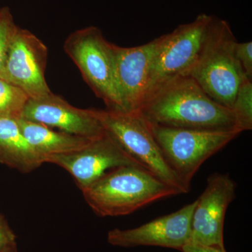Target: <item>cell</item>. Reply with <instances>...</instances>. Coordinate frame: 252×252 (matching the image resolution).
Instances as JSON below:
<instances>
[{
    "instance_id": "cell-14",
    "label": "cell",
    "mask_w": 252,
    "mask_h": 252,
    "mask_svg": "<svg viewBox=\"0 0 252 252\" xmlns=\"http://www.w3.org/2000/svg\"><path fill=\"white\" fill-rule=\"evenodd\" d=\"M17 119L0 117V163L30 173L44 162L28 143Z\"/></svg>"
},
{
    "instance_id": "cell-10",
    "label": "cell",
    "mask_w": 252,
    "mask_h": 252,
    "mask_svg": "<svg viewBox=\"0 0 252 252\" xmlns=\"http://www.w3.org/2000/svg\"><path fill=\"white\" fill-rule=\"evenodd\" d=\"M236 187V183L228 174L215 173L209 177L205 190L195 200L190 243L224 248L225 215L234 200Z\"/></svg>"
},
{
    "instance_id": "cell-8",
    "label": "cell",
    "mask_w": 252,
    "mask_h": 252,
    "mask_svg": "<svg viewBox=\"0 0 252 252\" xmlns=\"http://www.w3.org/2000/svg\"><path fill=\"white\" fill-rule=\"evenodd\" d=\"M48 49L28 30L17 27L5 59L3 79L22 89L30 98L51 94L46 81Z\"/></svg>"
},
{
    "instance_id": "cell-22",
    "label": "cell",
    "mask_w": 252,
    "mask_h": 252,
    "mask_svg": "<svg viewBox=\"0 0 252 252\" xmlns=\"http://www.w3.org/2000/svg\"><path fill=\"white\" fill-rule=\"evenodd\" d=\"M6 252H18L16 244H14V245L10 246L9 248L7 249V250H6Z\"/></svg>"
},
{
    "instance_id": "cell-13",
    "label": "cell",
    "mask_w": 252,
    "mask_h": 252,
    "mask_svg": "<svg viewBox=\"0 0 252 252\" xmlns=\"http://www.w3.org/2000/svg\"><path fill=\"white\" fill-rule=\"evenodd\" d=\"M19 118L86 138H97L105 133L94 109L77 108L53 93L29 98Z\"/></svg>"
},
{
    "instance_id": "cell-12",
    "label": "cell",
    "mask_w": 252,
    "mask_h": 252,
    "mask_svg": "<svg viewBox=\"0 0 252 252\" xmlns=\"http://www.w3.org/2000/svg\"><path fill=\"white\" fill-rule=\"evenodd\" d=\"M196 202L180 210L132 228H115L109 232L107 241L113 246L135 248L154 246L181 250L190 241L192 214Z\"/></svg>"
},
{
    "instance_id": "cell-5",
    "label": "cell",
    "mask_w": 252,
    "mask_h": 252,
    "mask_svg": "<svg viewBox=\"0 0 252 252\" xmlns=\"http://www.w3.org/2000/svg\"><path fill=\"white\" fill-rule=\"evenodd\" d=\"M217 19L216 16L200 14L192 22L163 34L151 67L146 97L167 81L188 74L206 49Z\"/></svg>"
},
{
    "instance_id": "cell-19",
    "label": "cell",
    "mask_w": 252,
    "mask_h": 252,
    "mask_svg": "<svg viewBox=\"0 0 252 252\" xmlns=\"http://www.w3.org/2000/svg\"><path fill=\"white\" fill-rule=\"evenodd\" d=\"M233 53L245 77L252 80V42L239 43L235 41Z\"/></svg>"
},
{
    "instance_id": "cell-18",
    "label": "cell",
    "mask_w": 252,
    "mask_h": 252,
    "mask_svg": "<svg viewBox=\"0 0 252 252\" xmlns=\"http://www.w3.org/2000/svg\"><path fill=\"white\" fill-rule=\"evenodd\" d=\"M18 26L8 7L0 9V79H3L6 53Z\"/></svg>"
},
{
    "instance_id": "cell-4",
    "label": "cell",
    "mask_w": 252,
    "mask_h": 252,
    "mask_svg": "<svg viewBox=\"0 0 252 252\" xmlns=\"http://www.w3.org/2000/svg\"><path fill=\"white\" fill-rule=\"evenodd\" d=\"M96 117L110 135L129 157L159 180L187 193V188L169 166L156 142L148 123L139 113H124L94 109Z\"/></svg>"
},
{
    "instance_id": "cell-9",
    "label": "cell",
    "mask_w": 252,
    "mask_h": 252,
    "mask_svg": "<svg viewBox=\"0 0 252 252\" xmlns=\"http://www.w3.org/2000/svg\"><path fill=\"white\" fill-rule=\"evenodd\" d=\"M46 162L59 165L69 172L81 191L114 169L126 165L140 166L106 132L82 149L51 156L46 158Z\"/></svg>"
},
{
    "instance_id": "cell-2",
    "label": "cell",
    "mask_w": 252,
    "mask_h": 252,
    "mask_svg": "<svg viewBox=\"0 0 252 252\" xmlns=\"http://www.w3.org/2000/svg\"><path fill=\"white\" fill-rule=\"evenodd\" d=\"M86 203L99 217L130 215L158 200L181 194L140 166L111 170L82 191Z\"/></svg>"
},
{
    "instance_id": "cell-11",
    "label": "cell",
    "mask_w": 252,
    "mask_h": 252,
    "mask_svg": "<svg viewBox=\"0 0 252 252\" xmlns=\"http://www.w3.org/2000/svg\"><path fill=\"white\" fill-rule=\"evenodd\" d=\"M162 40L163 35L135 47L113 44L116 82L122 112H137L143 103L152 62Z\"/></svg>"
},
{
    "instance_id": "cell-1",
    "label": "cell",
    "mask_w": 252,
    "mask_h": 252,
    "mask_svg": "<svg viewBox=\"0 0 252 252\" xmlns=\"http://www.w3.org/2000/svg\"><path fill=\"white\" fill-rule=\"evenodd\" d=\"M137 113L149 124L165 127L239 131L233 111L212 100L189 76L176 77L154 89Z\"/></svg>"
},
{
    "instance_id": "cell-3",
    "label": "cell",
    "mask_w": 252,
    "mask_h": 252,
    "mask_svg": "<svg viewBox=\"0 0 252 252\" xmlns=\"http://www.w3.org/2000/svg\"><path fill=\"white\" fill-rule=\"evenodd\" d=\"M236 41L228 23L218 18L203 54L186 75L212 100L231 110L240 84L248 79L233 53Z\"/></svg>"
},
{
    "instance_id": "cell-20",
    "label": "cell",
    "mask_w": 252,
    "mask_h": 252,
    "mask_svg": "<svg viewBox=\"0 0 252 252\" xmlns=\"http://www.w3.org/2000/svg\"><path fill=\"white\" fill-rule=\"evenodd\" d=\"M16 236L5 217L0 214V251L16 243Z\"/></svg>"
},
{
    "instance_id": "cell-23",
    "label": "cell",
    "mask_w": 252,
    "mask_h": 252,
    "mask_svg": "<svg viewBox=\"0 0 252 252\" xmlns=\"http://www.w3.org/2000/svg\"><path fill=\"white\" fill-rule=\"evenodd\" d=\"M9 248L4 249V250H1V251H0V252H6V250H7V249Z\"/></svg>"
},
{
    "instance_id": "cell-21",
    "label": "cell",
    "mask_w": 252,
    "mask_h": 252,
    "mask_svg": "<svg viewBox=\"0 0 252 252\" xmlns=\"http://www.w3.org/2000/svg\"><path fill=\"white\" fill-rule=\"evenodd\" d=\"M182 252H226L224 248L205 246L193 243H187L180 250Z\"/></svg>"
},
{
    "instance_id": "cell-17",
    "label": "cell",
    "mask_w": 252,
    "mask_h": 252,
    "mask_svg": "<svg viewBox=\"0 0 252 252\" xmlns=\"http://www.w3.org/2000/svg\"><path fill=\"white\" fill-rule=\"evenodd\" d=\"M235 124L240 132L252 129V82L244 79L239 87L233 107Z\"/></svg>"
},
{
    "instance_id": "cell-16",
    "label": "cell",
    "mask_w": 252,
    "mask_h": 252,
    "mask_svg": "<svg viewBox=\"0 0 252 252\" xmlns=\"http://www.w3.org/2000/svg\"><path fill=\"white\" fill-rule=\"evenodd\" d=\"M29 98L22 89L0 79V117L19 118Z\"/></svg>"
},
{
    "instance_id": "cell-15",
    "label": "cell",
    "mask_w": 252,
    "mask_h": 252,
    "mask_svg": "<svg viewBox=\"0 0 252 252\" xmlns=\"http://www.w3.org/2000/svg\"><path fill=\"white\" fill-rule=\"evenodd\" d=\"M17 120L28 143L42 157L44 163L46 158L75 152L94 140L63 131L58 132L49 126L26 120L22 118H18Z\"/></svg>"
},
{
    "instance_id": "cell-6",
    "label": "cell",
    "mask_w": 252,
    "mask_h": 252,
    "mask_svg": "<svg viewBox=\"0 0 252 252\" xmlns=\"http://www.w3.org/2000/svg\"><path fill=\"white\" fill-rule=\"evenodd\" d=\"M148 124L164 158L189 189L204 162L241 133L238 130H191Z\"/></svg>"
},
{
    "instance_id": "cell-7",
    "label": "cell",
    "mask_w": 252,
    "mask_h": 252,
    "mask_svg": "<svg viewBox=\"0 0 252 252\" xmlns=\"http://www.w3.org/2000/svg\"><path fill=\"white\" fill-rule=\"evenodd\" d=\"M63 49L77 66L84 80L107 109L122 112L114 69L113 44L98 28L78 30L64 41Z\"/></svg>"
}]
</instances>
